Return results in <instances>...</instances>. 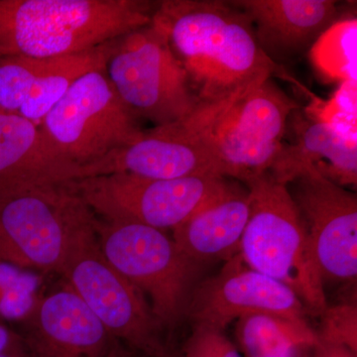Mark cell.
<instances>
[{"label":"cell","instance_id":"1","mask_svg":"<svg viewBox=\"0 0 357 357\" xmlns=\"http://www.w3.org/2000/svg\"><path fill=\"white\" fill-rule=\"evenodd\" d=\"M152 22L165 32L204 105L231 107L270 77L283 76L263 53L248 16L229 1L165 0Z\"/></svg>","mask_w":357,"mask_h":357},{"label":"cell","instance_id":"2","mask_svg":"<svg viewBox=\"0 0 357 357\" xmlns=\"http://www.w3.org/2000/svg\"><path fill=\"white\" fill-rule=\"evenodd\" d=\"M144 0H0V56L55 58L91 50L152 21Z\"/></svg>","mask_w":357,"mask_h":357},{"label":"cell","instance_id":"3","mask_svg":"<svg viewBox=\"0 0 357 357\" xmlns=\"http://www.w3.org/2000/svg\"><path fill=\"white\" fill-rule=\"evenodd\" d=\"M250 213L239 255L249 267L280 282L321 316L328 306L306 227L287 185L265 172L245 183Z\"/></svg>","mask_w":357,"mask_h":357},{"label":"cell","instance_id":"4","mask_svg":"<svg viewBox=\"0 0 357 357\" xmlns=\"http://www.w3.org/2000/svg\"><path fill=\"white\" fill-rule=\"evenodd\" d=\"M105 74L131 114L155 128L183 121L204 105L165 32L152 21L117 39Z\"/></svg>","mask_w":357,"mask_h":357},{"label":"cell","instance_id":"5","mask_svg":"<svg viewBox=\"0 0 357 357\" xmlns=\"http://www.w3.org/2000/svg\"><path fill=\"white\" fill-rule=\"evenodd\" d=\"M98 246L107 261L151 303L162 326H173L187 311L195 264L163 230L139 222H96Z\"/></svg>","mask_w":357,"mask_h":357},{"label":"cell","instance_id":"6","mask_svg":"<svg viewBox=\"0 0 357 357\" xmlns=\"http://www.w3.org/2000/svg\"><path fill=\"white\" fill-rule=\"evenodd\" d=\"M93 213L70 184L0 199V234L16 261L61 274L75 246L96 230Z\"/></svg>","mask_w":357,"mask_h":357},{"label":"cell","instance_id":"7","mask_svg":"<svg viewBox=\"0 0 357 357\" xmlns=\"http://www.w3.org/2000/svg\"><path fill=\"white\" fill-rule=\"evenodd\" d=\"M39 126L58 152L83 168L132 144L144 133L105 70L77 79Z\"/></svg>","mask_w":357,"mask_h":357},{"label":"cell","instance_id":"8","mask_svg":"<svg viewBox=\"0 0 357 357\" xmlns=\"http://www.w3.org/2000/svg\"><path fill=\"white\" fill-rule=\"evenodd\" d=\"M232 178L202 176L156 180L116 173L81 178L70 187L109 222L174 230L227 189Z\"/></svg>","mask_w":357,"mask_h":357},{"label":"cell","instance_id":"9","mask_svg":"<svg viewBox=\"0 0 357 357\" xmlns=\"http://www.w3.org/2000/svg\"><path fill=\"white\" fill-rule=\"evenodd\" d=\"M227 109L203 105L183 121L144 131L132 144L84 166L83 178L116 173L156 180L230 178L213 136V126Z\"/></svg>","mask_w":357,"mask_h":357},{"label":"cell","instance_id":"10","mask_svg":"<svg viewBox=\"0 0 357 357\" xmlns=\"http://www.w3.org/2000/svg\"><path fill=\"white\" fill-rule=\"evenodd\" d=\"M61 274L114 340H123L144 356L169 351L160 337L162 326L144 296L107 261L96 230L75 246Z\"/></svg>","mask_w":357,"mask_h":357},{"label":"cell","instance_id":"11","mask_svg":"<svg viewBox=\"0 0 357 357\" xmlns=\"http://www.w3.org/2000/svg\"><path fill=\"white\" fill-rule=\"evenodd\" d=\"M297 109L299 105L270 77L218 119L213 139L230 178L245 183L269 172Z\"/></svg>","mask_w":357,"mask_h":357},{"label":"cell","instance_id":"12","mask_svg":"<svg viewBox=\"0 0 357 357\" xmlns=\"http://www.w3.org/2000/svg\"><path fill=\"white\" fill-rule=\"evenodd\" d=\"M326 280L356 284V195L307 169L287 185Z\"/></svg>","mask_w":357,"mask_h":357},{"label":"cell","instance_id":"13","mask_svg":"<svg viewBox=\"0 0 357 357\" xmlns=\"http://www.w3.org/2000/svg\"><path fill=\"white\" fill-rule=\"evenodd\" d=\"M251 314L305 321L307 311L292 290L249 267L239 253L192 291L185 311L194 326L222 332Z\"/></svg>","mask_w":357,"mask_h":357},{"label":"cell","instance_id":"14","mask_svg":"<svg viewBox=\"0 0 357 357\" xmlns=\"http://www.w3.org/2000/svg\"><path fill=\"white\" fill-rule=\"evenodd\" d=\"M229 2L248 16L263 53L280 68L310 51L319 36L340 20V9L333 0Z\"/></svg>","mask_w":357,"mask_h":357},{"label":"cell","instance_id":"15","mask_svg":"<svg viewBox=\"0 0 357 357\" xmlns=\"http://www.w3.org/2000/svg\"><path fill=\"white\" fill-rule=\"evenodd\" d=\"M83 167L66 159L39 124L0 114V199L26 190L68 185L83 178Z\"/></svg>","mask_w":357,"mask_h":357},{"label":"cell","instance_id":"16","mask_svg":"<svg viewBox=\"0 0 357 357\" xmlns=\"http://www.w3.org/2000/svg\"><path fill=\"white\" fill-rule=\"evenodd\" d=\"M114 340L66 285L33 309L27 347L29 357H105Z\"/></svg>","mask_w":357,"mask_h":357},{"label":"cell","instance_id":"17","mask_svg":"<svg viewBox=\"0 0 357 357\" xmlns=\"http://www.w3.org/2000/svg\"><path fill=\"white\" fill-rule=\"evenodd\" d=\"M294 142H283L269 173L277 182L288 185L307 169L342 187L357 182L356 141L347 139L326 124L312 121L299 109L289 119Z\"/></svg>","mask_w":357,"mask_h":357},{"label":"cell","instance_id":"18","mask_svg":"<svg viewBox=\"0 0 357 357\" xmlns=\"http://www.w3.org/2000/svg\"><path fill=\"white\" fill-rule=\"evenodd\" d=\"M232 180L225 191L173 230L181 252L199 267L227 261L239 253L250 203L248 190Z\"/></svg>","mask_w":357,"mask_h":357},{"label":"cell","instance_id":"19","mask_svg":"<svg viewBox=\"0 0 357 357\" xmlns=\"http://www.w3.org/2000/svg\"><path fill=\"white\" fill-rule=\"evenodd\" d=\"M236 337L243 357H307L319 344L318 335L307 319L268 314L237 319Z\"/></svg>","mask_w":357,"mask_h":357},{"label":"cell","instance_id":"20","mask_svg":"<svg viewBox=\"0 0 357 357\" xmlns=\"http://www.w3.org/2000/svg\"><path fill=\"white\" fill-rule=\"evenodd\" d=\"M116 41L81 53L51 58L50 64L33 86L18 115L40 124L77 79L89 73L107 69Z\"/></svg>","mask_w":357,"mask_h":357},{"label":"cell","instance_id":"21","mask_svg":"<svg viewBox=\"0 0 357 357\" xmlns=\"http://www.w3.org/2000/svg\"><path fill=\"white\" fill-rule=\"evenodd\" d=\"M357 21L340 20L310 49L314 69L326 79L342 84L356 81Z\"/></svg>","mask_w":357,"mask_h":357},{"label":"cell","instance_id":"22","mask_svg":"<svg viewBox=\"0 0 357 357\" xmlns=\"http://www.w3.org/2000/svg\"><path fill=\"white\" fill-rule=\"evenodd\" d=\"M51 58L0 56V114H18Z\"/></svg>","mask_w":357,"mask_h":357},{"label":"cell","instance_id":"23","mask_svg":"<svg viewBox=\"0 0 357 357\" xmlns=\"http://www.w3.org/2000/svg\"><path fill=\"white\" fill-rule=\"evenodd\" d=\"M356 81H345L328 100L314 98L305 114L347 139L356 141Z\"/></svg>","mask_w":357,"mask_h":357},{"label":"cell","instance_id":"24","mask_svg":"<svg viewBox=\"0 0 357 357\" xmlns=\"http://www.w3.org/2000/svg\"><path fill=\"white\" fill-rule=\"evenodd\" d=\"M321 325L316 331L319 342L340 344L357 354L356 299H347L328 306L321 314Z\"/></svg>","mask_w":357,"mask_h":357},{"label":"cell","instance_id":"25","mask_svg":"<svg viewBox=\"0 0 357 357\" xmlns=\"http://www.w3.org/2000/svg\"><path fill=\"white\" fill-rule=\"evenodd\" d=\"M183 357H243L225 332L194 326L181 351Z\"/></svg>","mask_w":357,"mask_h":357},{"label":"cell","instance_id":"26","mask_svg":"<svg viewBox=\"0 0 357 357\" xmlns=\"http://www.w3.org/2000/svg\"><path fill=\"white\" fill-rule=\"evenodd\" d=\"M35 279L21 274L20 279L11 287L6 289L0 300V312L8 319L20 318L34 309Z\"/></svg>","mask_w":357,"mask_h":357},{"label":"cell","instance_id":"27","mask_svg":"<svg viewBox=\"0 0 357 357\" xmlns=\"http://www.w3.org/2000/svg\"><path fill=\"white\" fill-rule=\"evenodd\" d=\"M307 357H357V354L340 344L319 342Z\"/></svg>","mask_w":357,"mask_h":357},{"label":"cell","instance_id":"28","mask_svg":"<svg viewBox=\"0 0 357 357\" xmlns=\"http://www.w3.org/2000/svg\"><path fill=\"white\" fill-rule=\"evenodd\" d=\"M20 273L9 265H0V289L6 290L20 279Z\"/></svg>","mask_w":357,"mask_h":357},{"label":"cell","instance_id":"29","mask_svg":"<svg viewBox=\"0 0 357 357\" xmlns=\"http://www.w3.org/2000/svg\"><path fill=\"white\" fill-rule=\"evenodd\" d=\"M105 357H131L126 349H122L121 345L114 340V344L110 347L109 352Z\"/></svg>","mask_w":357,"mask_h":357},{"label":"cell","instance_id":"30","mask_svg":"<svg viewBox=\"0 0 357 357\" xmlns=\"http://www.w3.org/2000/svg\"><path fill=\"white\" fill-rule=\"evenodd\" d=\"M8 333L6 332V328H1V326H0V354H2V352H3L4 349H6L7 345H8Z\"/></svg>","mask_w":357,"mask_h":357},{"label":"cell","instance_id":"31","mask_svg":"<svg viewBox=\"0 0 357 357\" xmlns=\"http://www.w3.org/2000/svg\"><path fill=\"white\" fill-rule=\"evenodd\" d=\"M143 357H183L182 354L181 352H176V351H167L166 352H164V354H159V356H144Z\"/></svg>","mask_w":357,"mask_h":357},{"label":"cell","instance_id":"32","mask_svg":"<svg viewBox=\"0 0 357 357\" xmlns=\"http://www.w3.org/2000/svg\"><path fill=\"white\" fill-rule=\"evenodd\" d=\"M0 357H8V356H3V354H0Z\"/></svg>","mask_w":357,"mask_h":357}]
</instances>
